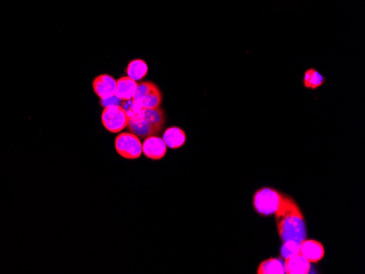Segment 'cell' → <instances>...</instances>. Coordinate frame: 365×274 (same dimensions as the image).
Listing matches in <instances>:
<instances>
[{
    "mask_svg": "<svg viewBox=\"0 0 365 274\" xmlns=\"http://www.w3.org/2000/svg\"><path fill=\"white\" fill-rule=\"evenodd\" d=\"M277 231L281 241H295L301 244L307 238L305 216L297 202L290 196L282 195L280 206L275 214Z\"/></svg>",
    "mask_w": 365,
    "mask_h": 274,
    "instance_id": "1",
    "label": "cell"
},
{
    "mask_svg": "<svg viewBox=\"0 0 365 274\" xmlns=\"http://www.w3.org/2000/svg\"><path fill=\"white\" fill-rule=\"evenodd\" d=\"M166 116L161 107L147 108L129 116L127 128L130 132L137 135L139 138L156 136L163 130Z\"/></svg>",
    "mask_w": 365,
    "mask_h": 274,
    "instance_id": "2",
    "label": "cell"
},
{
    "mask_svg": "<svg viewBox=\"0 0 365 274\" xmlns=\"http://www.w3.org/2000/svg\"><path fill=\"white\" fill-rule=\"evenodd\" d=\"M282 192L271 187H262L253 196V206L257 214L270 216L276 214L282 200Z\"/></svg>",
    "mask_w": 365,
    "mask_h": 274,
    "instance_id": "3",
    "label": "cell"
},
{
    "mask_svg": "<svg viewBox=\"0 0 365 274\" xmlns=\"http://www.w3.org/2000/svg\"><path fill=\"white\" fill-rule=\"evenodd\" d=\"M132 102L142 110L161 107L163 94L156 83L151 81H140L138 83V88Z\"/></svg>",
    "mask_w": 365,
    "mask_h": 274,
    "instance_id": "4",
    "label": "cell"
},
{
    "mask_svg": "<svg viewBox=\"0 0 365 274\" xmlns=\"http://www.w3.org/2000/svg\"><path fill=\"white\" fill-rule=\"evenodd\" d=\"M102 125L111 134H120L127 128L129 116L122 105L106 106L101 114Z\"/></svg>",
    "mask_w": 365,
    "mask_h": 274,
    "instance_id": "5",
    "label": "cell"
},
{
    "mask_svg": "<svg viewBox=\"0 0 365 274\" xmlns=\"http://www.w3.org/2000/svg\"><path fill=\"white\" fill-rule=\"evenodd\" d=\"M115 150L123 159H139L142 154V142L132 132H120L115 138Z\"/></svg>",
    "mask_w": 365,
    "mask_h": 274,
    "instance_id": "6",
    "label": "cell"
},
{
    "mask_svg": "<svg viewBox=\"0 0 365 274\" xmlns=\"http://www.w3.org/2000/svg\"><path fill=\"white\" fill-rule=\"evenodd\" d=\"M166 153L167 146L159 135L147 137L142 142V154L152 161H160Z\"/></svg>",
    "mask_w": 365,
    "mask_h": 274,
    "instance_id": "7",
    "label": "cell"
},
{
    "mask_svg": "<svg viewBox=\"0 0 365 274\" xmlns=\"http://www.w3.org/2000/svg\"><path fill=\"white\" fill-rule=\"evenodd\" d=\"M299 253L311 263H318L325 257V247L316 239H304L300 244Z\"/></svg>",
    "mask_w": 365,
    "mask_h": 274,
    "instance_id": "8",
    "label": "cell"
},
{
    "mask_svg": "<svg viewBox=\"0 0 365 274\" xmlns=\"http://www.w3.org/2000/svg\"><path fill=\"white\" fill-rule=\"evenodd\" d=\"M93 92L99 96L100 100L109 99L115 95L116 79L112 75H97L92 81Z\"/></svg>",
    "mask_w": 365,
    "mask_h": 274,
    "instance_id": "9",
    "label": "cell"
},
{
    "mask_svg": "<svg viewBox=\"0 0 365 274\" xmlns=\"http://www.w3.org/2000/svg\"><path fill=\"white\" fill-rule=\"evenodd\" d=\"M283 260H285V273L309 274L311 271L312 263L300 253L285 258Z\"/></svg>",
    "mask_w": 365,
    "mask_h": 274,
    "instance_id": "10",
    "label": "cell"
},
{
    "mask_svg": "<svg viewBox=\"0 0 365 274\" xmlns=\"http://www.w3.org/2000/svg\"><path fill=\"white\" fill-rule=\"evenodd\" d=\"M137 88H138V83L132 80V78L127 77V75L120 78L116 80L115 96L122 102L130 101L134 99Z\"/></svg>",
    "mask_w": 365,
    "mask_h": 274,
    "instance_id": "11",
    "label": "cell"
},
{
    "mask_svg": "<svg viewBox=\"0 0 365 274\" xmlns=\"http://www.w3.org/2000/svg\"><path fill=\"white\" fill-rule=\"evenodd\" d=\"M163 141L166 144L167 148L176 149L181 148L186 143V132L179 127H170L163 132Z\"/></svg>",
    "mask_w": 365,
    "mask_h": 274,
    "instance_id": "12",
    "label": "cell"
},
{
    "mask_svg": "<svg viewBox=\"0 0 365 274\" xmlns=\"http://www.w3.org/2000/svg\"><path fill=\"white\" fill-rule=\"evenodd\" d=\"M148 73V63L144 59H134V60L129 61L127 67H126L127 77L132 78L137 83H140L142 79H144Z\"/></svg>",
    "mask_w": 365,
    "mask_h": 274,
    "instance_id": "13",
    "label": "cell"
},
{
    "mask_svg": "<svg viewBox=\"0 0 365 274\" xmlns=\"http://www.w3.org/2000/svg\"><path fill=\"white\" fill-rule=\"evenodd\" d=\"M257 274H285V260L282 258H269L257 268Z\"/></svg>",
    "mask_w": 365,
    "mask_h": 274,
    "instance_id": "14",
    "label": "cell"
},
{
    "mask_svg": "<svg viewBox=\"0 0 365 274\" xmlns=\"http://www.w3.org/2000/svg\"><path fill=\"white\" fill-rule=\"evenodd\" d=\"M325 83V77L318 73L316 69H307V70L304 73L303 85L307 88V89L317 90L318 88H321Z\"/></svg>",
    "mask_w": 365,
    "mask_h": 274,
    "instance_id": "15",
    "label": "cell"
},
{
    "mask_svg": "<svg viewBox=\"0 0 365 274\" xmlns=\"http://www.w3.org/2000/svg\"><path fill=\"white\" fill-rule=\"evenodd\" d=\"M300 244L295 241H283L282 247L280 249V255L282 259L290 257L295 253H299Z\"/></svg>",
    "mask_w": 365,
    "mask_h": 274,
    "instance_id": "16",
    "label": "cell"
},
{
    "mask_svg": "<svg viewBox=\"0 0 365 274\" xmlns=\"http://www.w3.org/2000/svg\"><path fill=\"white\" fill-rule=\"evenodd\" d=\"M100 103H101L102 107H106V106L111 105H122L123 102L120 101L118 98H116L115 95L112 96V98H109V99L100 100Z\"/></svg>",
    "mask_w": 365,
    "mask_h": 274,
    "instance_id": "17",
    "label": "cell"
}]
</instances>
